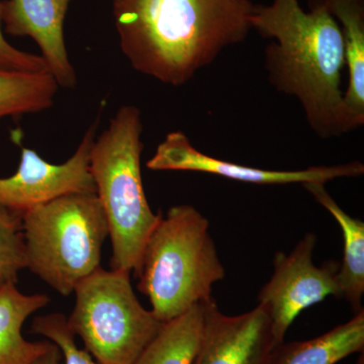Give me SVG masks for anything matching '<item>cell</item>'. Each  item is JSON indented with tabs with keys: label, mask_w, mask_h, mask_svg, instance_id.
Instances as JSON below:
<instances>
[{
	"label": "cell",
	"mask_w": 364,
	"mask_h": 364,
	"mask_svg": "<svg viewBox=\"0 0 364 364\" xmlns=\"http://www.w3.org/2000/svg\"><path fill=\"white\" fill-rule=\"evenodd\" d=\"M208 221L188 205L169 208L151 233L138 269V289L149 299L152 313L169 322L212 298L224 279Z\"/></svg>",
	"instance_id": "cell-3"
},
{
	"label": "cell",
	"mask_w": 364,
	"mask_h": 364,
	"mask_svg": "<svg viewBox=\"0 0 364 364\" xmlns=\"http://www.w3.org/2000/svg\"><path fill=\"white\" fill-rule=\"evenodd\" d=\"M146 166L154 171L203 172L253 184H304L310 182L326 184L334 179L358 177L364 173V165L359 161L289 171L244 166L200 152L181 131L171 132L165 136L164 141L158 145L155 154L146 163Z\"/></svg>",
	"instance_id": "cell-9"
},
{
	"label": "cell",
	"mask_w": 364,
	"mask_h": 364,
	"mask_svg": "<svg viewBox=\"0 0 364 364\" xmlns=\"http://www.w3.org/2000/svg\"><path fill=\"white\" fill-rule=\"evenodd\" d=\"M100 119L85 132L77 150L66 162L52 164L30 148L21 147L20 166L0 178V205L23 215L42 203L72 193H97L90 171L91 148Z\"/></svg>",
	"instance_id": "cell-8"
},
{
	"label": "cell",
	"mask_w": 364,
	"mask_h": 364,
	"mask_svg": "<svg viewBox=\"0 0 364 364\" xmlns=\"http://www.w3.org/2000/svg\"><path fill=\"white\" fill-rule=\"evenodd\" d=\"M143 123L135 105H124L95 138L90 171L109 224L112 269H138L146 243L161 213L154 214L144 191Z\"/></svg>",
	"instance_id": "cell-4"
},
{
	"label": "cell",
	"mask_w": 364,
	"mask_h": 364,
	"mask_svg": "<svg viewBox=\"0 0 364 364\" xmlns=\"http://www.w3.org/2000/svg\"><path fill=\"white\" fill-rule=\"evenodd\" d=\"M73 0H4L0 20L4 32L14 37L32 38L41 57L59 87L73 90L77 85L75 69L69 59L64 38V21Z\"/></svg>",
	"instance_id": "cell-11"
},
{
	"label": "cell",
	"mask_w": 364,
	"mask_h": 364,
	"mask_svg": "<svg viewBox=\"0 0 364 364\" xmlns=\"http://www.w3.org/2000/svg\"><path fill=\"white\" fill-rule=\"evenodd\" d=\"M0 20V71L40 73L50 72L45 60L38 55L16 49L7 42Z\"/></svg>",
	"instance_id": "cell-20"
},
{
	"label": "cell",
	"mask_w": 364,
	"mask_h": 364,
	"mask_svg": "<svg viewBox=\"0 0 364 364\" xmlns=\"http://www.w3.org/2000/svg\"><path fill=\"white\" fill-rule=\"evenodd\" d=\"M364 310L345 324L306 341L282 343L273 349L268 364H336L363 352Z\"/></svg>",
	"instance_id": "cell-15"
},
{
	"label": "cell",
	"mask_w": 364,
	"mask_h": 364,
	"mask_svg": "<svg viewBox=\"0 0 364 364\" xmlns=\"http://www.w3.org/2000/svg\"><path fill=\"white\" fill-rule=\"evenodd\" d=\"M26 268L23 215L0 205V287L16 284Z\"/></svg>",
	"instance_id": "cell-18"
},
{
	"label": "cell",
	"mask_w": 364,
	"mask_h": 364,
	"mask_svg": "<svg viewBox=\"0 0 364 364\" xmlns=\"http://www.w3.org/2000/svg\"><path fill=\"white\" fill-rule=\"evenodd\" d=\"M317 237L306 234L289 254H275L272 279L261 289L258 303L267 310L272 324L274 349L284 342L287 330L301 311L324 301L342 298L338 261L314 263Z\"/></svg>",
	"instance_id": "cell-7"
},
{
	"label": "cell",
	"mask_w": 364,
	"mask_h": 364,
	"mask_svg": "<svg viewBox=\"0 0 364 364\" xmlns=\"http://www.w3.org/2000/svg\"><path fill=\"white\" fill-rule=\"evenodd\" d=\"M31 331L42 335L57 345L64 358L63 364H100L93 360L87 351L79 349L75 335L69 328L63 314H48L33 318Z\"/></svg>",
	"instance_id": "cell-19"
},
{
	"label": "cell",
	"mask_w": 364,
	"mask_h": 364,
	"mask_svg": "<svg viewBox=\"0 0 364 364\" xmlns=\"http://www.w3.org/2000/svg\"><path fill=\"white\" fill-rule=\"evenodd\" d=\"M274 349L267 310L258 304L239 316L221 313L215 299L205 301V320L193 364H268Z\"/></svg>",
	"instance_id": "cell-10"
},
{
	"label": "cell",
	"mask_w": 364,
	"mask_h": 364,
	"mask_svg": "<svg viewBox=\"0 0 364 364\" xmlns=\"http://www.w3.org/2000/svg\"><path fill=\"white\" fill-rule=\"evenodd\" d=\"M62 353L57 345L53 343L51 348L45 354H43L37 360L32 364H63L62 363Z\"/></svg>",
	"instance_id": "cell-21"
},
{
	"label": "cell",
	"mask_w": 364,
	"mask_h": 364,
	"mask_svg": "<svg viewBox=\"0 0 364 364\" xmlns=\"http://www.w3.org/2000/svg\"><path fill=\"white\" fill-rule=\"evenodd\" d=\"M252 28L274 39L265 49V68L272 85L296 97L306 122L318 136L347 134L342 71L343 36L324 0L304 11L299 0H272L254 6Z\"/></svg>",
	"instance_id": "cell-2"
},
{
	"label": "cell",
	"mask_w": 364,
	"mask_h": 364,
	"mask_svg": "<svg viewBox=\"0 0 364 364\" xmlns=\"http://www.w3.org/2000/svg\"><path fill=\"white\" fill-rule=\"evenodd\" d=\"M26 268L62 296L100 267L109 224L97 193H72L23 215Z\"/></svg>",
	"instance_id": "cell-5"
},
{
	"label": "cell",
	"mask_w": 364,
	"mask_h": 364,
	"mask_svg": "<svg viewBox=\"0 0 364 364\" xmlns=\"http://www.w3.org/2000/svg\"><path fill=\"white\" fill-rule=\"evenodd\" d=\"M338 223L343 235V261L340 264L338 279L342 298L350 304L354 314L363 311L364 294V223L345 213L325 188V183L301 184Z\"/></svg>",
	"instance_id": "cell-14"
},
{
	"label": "cell",
	"mask_w": 364,
	"mask_h": 364,
	"mask_svg": "<svg viewBox=\"0 0 364 364\" xmlns=\"http://www.w3.org/2000/svg\"><path fill=\"white\" fill-rule=\"evenodd\" d=\"M205 301L164 323L136 364H193L202 338Z\"/></svg>",
	"instance_id": "cell-16"
},
{
	"label": "cell",
	"mask_w": 364,
	"mask_h": 364,
	"mask_svg": "<svg viewBox=\"0 0 364 364\" xmlns=\"http://www.w3.org/2000/svg\"><path fill=\"white\" fill-rule=\"evenodd\" d=\"M58 88L50 72L0 71V121L50 109Z\"/></svg>",
	"instance_id": "cell-17"
},
{
	"label": "cell",
	"mask_w": 364,
	"mask_h": 364,
	"mask_svg": "<svg viewBox=\"0 0 364 364\" xmlns=\"http://www.w3.org/2000/svg\"><path fill=\"white\" fill-rule=\"evenodd\" d=\"M251 0H112L122 52L135 70L181 86L252 30Z\"/></svg>",
	"instance_id": "cell-1"
},
{
	"label": "cell",
	"mask_w": 364,
	"mask_h": 364,
	"mask_svg": "<svg viewBox=\"0 0 364 364\" xmlns=\"http://www.w3.org/2000/svg\"><path fill=\"white\" fill-rule=\"evenodd\" d=\"M49 301L46 294H21L14 284L0 287V364H32L51 348V341L30 342L21 334L26 318Z\"/></svg>",
	"instance_id": "cell-13"
},
{
	"label": "cell",
	"mask_w": 364,
	"mask_h": 364,
	"mask_svg": "<svg viewBox=\"0 0 364 364\" xmlns=\"http://www.w3.org/2000/svg\"><path fill=\"white\" fill-rule=\"evenodd\" d=\"M124 270L97 268L74 289L69 328L100 364H136L164 323L146 310Z\"/></svg>",
	"instance_id": "cell-6"
},
{
	"label": "cell",
	"mask_w": 364,
	"mask_h": 364,
	"mask_svg": "<svg viewBox=\"0 0 364 364\" xmlns=\"http://www.w3.org/2000/svg\"><path fill=\"white\" fill-rule=\"evenodd\" d=\"M343 36L348 85L343 92L347 133L364 124V0H324Z\"/></svg>",
	"instance_id": "cell-12"
}]
</instances>
